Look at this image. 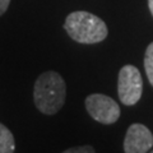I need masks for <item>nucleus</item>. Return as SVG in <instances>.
Instances as JSON below:
<instances>
[{"instance_id": "obj_7", "label": "nucleus", "mask_w": 153, "mask_h": 153, "mask_svg": "<svg viewBox=\"0 0 153 153\" xmlns=\"http://www.w3.org/2000/svg\"><path fill=\"white\" fill-rule=\"evenodd\" d=\"M144 69L148 76L149 83L153 85V42L149 44V46L146 50V56H144Z\"/></svg>"}, {"instance_id": "obj_5", "label": "nucleus", "mask_w": 153, "mask_h": 153, "mask_svg": "<svg viewBox=\"0 0 153 153\" xmlns=\"http://www.w3.org/2000/svg\"><path fill=\"white\" fill-rule=\"evenodd\" d=\"M153 147V135L151 130L142 124H133L129 126L125 140L124 152L126 153H146Z\"/></svg>"}, {"instance_id": "obj_2", "label": "nucleus", "mask_w": 153, "mask_h": 153, "mask_svg": "<svg viewBox=\"0 0 153 153\" xmlns=\"http://www.w3.org/2000/svg\"><path fill=\"white\" fill-rule=\"evenodd\" d=\"M64 30L79 44H98L107 37V26L101 18L88 12H73L65 19Z\"/></svg>"}, {"instance_id": "obj_8", "label": "nucleus", "mask_w": 153, "mask_h": 153, "mask_svg": "<svg viewBox=\"0 0 153 153\" xmlns=\"http://www.w3.org/2000/svg\"><path fill=\"white\" fill-rule=\"evenodd\" d=\"M65 153H93L94 148L91 146H85V147H75V148H69L65 149Z\"/></svg>"}, {"instance_id": "obj_9", "label": "nucleus", "mask_w": 153, "mask_h": 153, "mask_svg": "<svg viewBox=\"0 0 153 153\" xmlns=\"http://www.w3.org/2000/svg\"><path fill=\"white\" fill-rule=\"evenodd\" d=\"M9 4H10V0H0V17L7 12Z\"/></svg>"}, {"instance_id": "obj_6", "label": "nucleus", "mask_w": 153, "mask_h": 153, "mask_svg": "<svg viewBox=\"0 0 153 153\" xmlns=\"http://www.w3.org/2000/svg\"><path fill=\"white\" fill-rule=\"evenodd\" d=\"M16 151V140L12 131L0 123V153H13Z\"/></svg>"}, {"instance_id": "obj_3", "label": "nucleus", "mask_w": 153, "mask_h": 153, "mask_svg": "<svg viewBox=\"0 0 153 153\" xmlns=\"http://www.w3.org/2000/svg\"><path fill=\"white\" fill-rule=\"evenodd\" d=\"M143 80L140 71L133 65L123 66L119 71L117 93L120 101L125 106H133L142 97Z\"/></svg>"}, {"instance_id": "obj_4", "label": "nucleus", "mask_w": 153, "mask_h": 153, "mask_svg": "<svg viewBox=\"0 0 153 153\" xmlns=\"http://www.w3.org/2000/svg\"><path fill=\"white\" fill-rule=\"evenodd\" d=\"M85 108L96 121L110 125L120 117V107L115 100L106 94L93 93L85 98Z\"/></svg>"}, {"instance_id": "obj_10", "label": "nucleus", "mask_w": 153, "mask_h": 153, "mask_svg": "<svg viewBox=\"0 0 153 153\" xmlns=\"http://www.w3.org/2000/svg\"><path fill=\"white\" fill-rule=\"evenodd\" d=\"M148 7H149V10L153 16V0H148Z\"/></svg>"}, {"instance_id": "obj_1", "label": "nucleus", "mask_w": 153, "mask_h": 153, "mask_svg": "<svg viewBox=\"0 0 153 153\" xmlns=\"http://www.w3.org/2000/svg\"><path fill=\"white\" fill-rule=\"evenodd\" d=\"M66 97V85L59 73L45 71L36 79L33 87V101L45 115H54L63 107Z\"/></svg>"}]
</instances>
